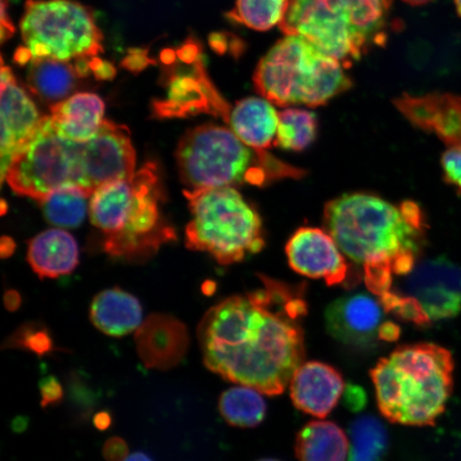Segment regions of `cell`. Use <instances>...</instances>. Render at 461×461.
Instances as JSON below:
<instances>
[{
	"mask_svg": "<svg viewBox=\"0 0 461 461\" xmlns=\"http://www.w3.org/2000/svg\"><path fill=\"white\" fill-rule=\"evenodd\" d=\"M256 291L211 308L198 326L204 366L227 382L276 396L305 358L303 285L261 276Z\"/></svg>",
	"mask_w": 461,
	"mask_h": 461,
	"instance_id": "obj_1",
	"label": "cell"
},
{
	"mask_svg": "<svg viewBox=\"0 0 461 461\" xmlns=\"http://www.w3.org/2000/svg\"><path fill=\"white\" fill-rule=\"evenodd\" d=\"M324 223L379 299L390 293L394 276L412 272L426 244L424 214L412 201L397 206L370 194H343L326 204Z\"/></svg>",
	"mask_w": 461,
	"mask_h": 461,
	"instance_id": "obj_2",
	"label": "cell"
},
{
	"mask_svg": "<svg viewBox=\"0 0 461 461\" xmlns=\"http://www.w3.org/2000/svg\"><path fill=\"white\" fill-rule=\"evenodd\" d=\"M165 197L153 161L131 177L95 190L89 201V216L104 233V250L114 258L140 261L176 240V230L163 214Z\"/></svg>",
	"mask_w": 461,
	"mask_h": 461,
	"instance_id": "obj_3",
	"label": "cell"
},
{
	"mask_svg": "<svg viewBox=\"0 0 461 461\" xmlns=\"http://www.w3.org/2000/svg\"><path fill=\"white\" fill-rule=\"evenodd\" d=\"M454 366L442 346H400L370 372L379 412L394 424L434 426L453 393Z\"/></svg>",
	"mask_w": 461,
	"mask_h": 461,
	"instance_id": "obj_4",
	"label": "cell"
},
{
	"mask_svg": "<svg viewBox=\"0 0 461 461\" xmlns=\"http://www.w3.org/2000/svg\"><path fill=\"white\" fill-rule=\"evenodd\" d=\"M392 0H290L280 26L345 68L387 42Z\"/></svg>",
	"mask_w": 461,
	"mask_h": 461,
	"instance_id": "obj_5",
	"label": "cell"
},
{
	"mask_svg": "<svg viewBox=\"0 0 461 461\" xmlns=\"http://www.w3.org/2000/svg\"><path fill=\"white\" fill-rule=\"evenodd\" d=\"M186 190L253 185L262 187L281 178H299L304 171L267 151L248 147L232 130L207 123L188 130L176 151Z\"/></svg>",
	"mask_w": 461,
	"mask_h": 461,
	"instance_id": "obj_6",
	"label": "cell"
},
{
	"mask_svg": "<svg viewBox=\"0 0 461 461\" xmlns=\"http://www.w3.org/2000/svg\"><path fill=\"white\" fill-rule=\"evenodd\" d=\"M258 94L281 107H319L349 90L345 68L298 36H285L258 63Z\"/></svg>",
	"mask_w": 461,
	"mask_h": 461,
	"instance_id": "obj_7",
	"label": "cell"
},
{
	"mask_svg": "<svg viewBox=\"0 0 461 461\" xmlns=\"http://www.w3.org/2000/svg\"><path fill=\"white\" fill-rule=\"evenodd\" d=\"M184 195L192 212L185 229L188 249L209 253L221 265L263 249L261 218L234 187L185 189Z\"/></svg>",
	"mask_w": 461,
	"mask_h": 461,
	"instance_id": "obj_8",
	"label": "cell"
},
{
	"mask_svg": "<svg viewBox=\"0 0 461 461\" xmlns=\"http://www.w3.org/2000/svg\"><path fill=\"white\" fill-rule=\"evenodd\" d=\"M21 33L33 58L70 61L103 51L94 11L73 0H27Z\"/></svg>",
	"mask_w": 461,
	"mask_h": 461,
	"instance_id": "obj_9",
	"label": "cell"
},
{
	"mask_svg": "<svg viewBox=\"0 0 461 461\" xmlns=\"http://www.w3.org/2000/svg\"><path fill=\"white\" fill-rule=\"evenodd\" d=\"M402 290L392 287L380 303L385 312L417 326L453 319L461 312V267L447 258L418 263Z\"/></svg>",
	"mask_w": 461,
	"mask_h": 461,
	"instance_id": "obj_10",
	"label": "cell"
},
{
	"mask_svg": "<svg viewBox=\"0 0 461 461\" xmlns=\"http://www.w3.org/2000/svg\"><path fill=\"white\" fill-rule=\"evenodd\" d=\"M79 143L57 134L49 115L27 148L9 166L3 183L16 194L42 202L56 190L78 187ZM79 188V187H78Z\"/></svg>",
	"mask_w": 461,
	"mask_h": 461,
	"instance_id": "obj_11",
	"label": "cell"
},
{
	"mask_svg": "<svg viewBox=\"0 0 461 461\" xmlns=\"http://www.w3.org/2000/svg\"><path fill=\"white\" fill-rule=\"evenodd\" d=\"M78 187L89 195L135 175L136 152L125 126L104 121L95 137L79 143Z\"/></svg>",
	"mask_w": 461,
	"mask_h": 461,
	"instance_id": "obj_12",
	"label": "cell"
},
{
	"mask_svg": "<svg viewBox=\"0 0 461 461\" xmlns=\"http://www.w3.org/2000/svg\"><path fill=\"white\" fill-rule=\"evenodd\" d=\"M2 181L9 166L17 155L27 148L41 129L44 115L40 114L36 104L17 83L13 70L2 59Z\"/></svg>",
	"mask_w": 461,
	"mask_h": 461,
	"instance_id": "obj_13",
	"label": "cell"
},
{
	"mask_svg": "<svg viewBox=\"0 0 461 461\" xmlns=\"http://www.w3.org/2000/svg\"><path fill=\"white\" fill-rule=\"evenodd\" d=\"M232 108L219 94L205 70L203 60L194 63L192 75L168 74V96L153 103L158 119L187 118L200 113L221 117L229 122Z\"/></svg>",
	"mask_w": 461,
	"mask_h": 461,
	"instance_id": "obj_14",
	"label": "cell"
},
{
	"mask_svg": "<svg viewBox=\"0 0 461 461\" xmlns=\"http://www.w3.org/2000/svg\"><path fill=\"white\" fill-rule=\"evenodd\" d=\"M286 256L296 273L324 279L328 285H342L348 278V264L326 230L308 227L297 230L288 240Z\"/></svg>",
	"mask_w": 461,
	"mask_h": 461,
	"instance_id": "obj_15",
	"label": "cell"
},
{
	"mask_svg": "<svg viewBox=\"0 0 461 461\" xmlns=\"http://www.w3.org/2000/svg\"><path fill=\"white\" fill-rule=\"evenodd\" d=\"M384 311L379 299L366 293L349 294L328 305L326 328L339 342L367 348L380 341V330L385 322Z\"/></svg>",
	"mask_w": 461,
	"mask_h": 461,
	"instance_id": "obj_16",
	"label": "cell"
},
{
	"mask_svg": "<svg viewBox=\"0 0 461 461\" xmlns=\"http://www.w3.org/2000/svg\"><path fill=\"white\" fill-rule=\"evenodd\" d=\"M393 103L409 122L435 134L448 148L461 143V95L446 92L423 95L403 94Z\"/></svg>",
	"mask_w": 461,
	"mask_h": 461,
	"instance_id": "obj_17",
	"label": "cell"
},
{
	"mask_svg": "<svg viewBox=\"0 0 461 461\" xmlns=\"http://www.w3.org/2000/svg\"><path fill=\"white\" fill-rule=\"evenodd\" d=\"M138 356L151 370L168 371L185 358L189 334L175 316L153 314L136 331Z\"/></svg>",
	"mask_w": 461,
	"mask_h": 461,
	"instance_id": "obj_18",
	"label": "cell"
},
{
	"mask_svg": "<svg viewBox=\"0 0 461 461\" xmlns=\"http://www.w3.org/2000/svg\"><path fill=\"white\" fill-rule=\"evenodd\" d=\"M345 389L342 374L320 361L303 362L294 373L290 395L298 411L314 418L330 416Z\"/></svg>",
	"mask_w": 461,
	"mask_h": 461,
	"instance_id": "obj_19",
	"label": "cell"
},
{
	"mask_svg": "<svg viewBox=\"0 0 461 461\" xmlns=\"http://www.w3.org/2000/svg\"><path fill=\"white\" fill-rule=\"evenodd\" d=\"M105 104L95 94H77L50 106V124L65 140L85 143L95 137L104 123Z\"/></svg>",
	"mask_w": 461,
	"mask_h": 461,
	"instance_id": "obj_20",
	"label": "cell"
},
{
	"mask_svg": "<svg viewBox=\"0 0 461 461\" xmlns=\"http://www.w3.org/2000/svg\"><path fill=\"white\" fill-rule=\"evenodd\" d=\"M228 124L248 147L259 152L267 151L276 144L279 113L264 97H246L236 103Z\"/></svg>",
	"mask_w": 461,
	"mask_h": 461,
	"instance_id": "obj_21",
	"label": "cell"
},
{
	"mask_svg": "<svg viewBox=\"0 0 461 461\" xmlns=\"http://www.w3.org/2000/svg\"><path fill=\"white\" fill-rule=\"evenodd\" d=\"M27 261L42 279L71 274L79 262L77 241L65 230H44L29 241Z\"/></svg>",
	"mask_w": 461,
	"mask_h": 461,
	"instance_id": "obj_22",
	"label": "cell"
},
{
	"mask_svg": "<svg viewBox=\"0 0 461 461\" xmlns=\"http://www.w3.org/2000/svg\"><path fill=\"white\" fill-rule=\"evenodd\" d=\"M90 319L97 330L107 336L123 337L137 331L142 325V308L131 294L112 288L95 296L91 304Z\"/></svg>",
	"mask_w": 461,
	"mask_h": 461,
	"instance_id": "obj_23",
	"label": "cell"
},
{
	"mask_svg": "<svg viewBox=\"0 0 461 461\" xmlns=\"http://www.w3.org/2000/svg\"><path fill=\"white\" fill-rule=\"evenodd\" d=\"M295 453L299 461H348L349 439L331 420H311L298 431Z\"/></svg>",
	"mask_w": 461,
	"mask_h": 461,
	"instance_id": "obj_24",
	"label": "cell"
},
{
	"mask_svg": "<svg viewBox=\"0 0 461 461\" xmlns=\"http://www.w3.org/2000/svg\"><path fill=\"white\" fill-rule=\"evenodd\" d=\"M77 74L68 61L33 58L27 74L29 89L51 106L68 99L77 86Z\"/></svg>",
	"mask_w": 461,
	"mask_h": 461,
	"instance_id": "obj_25",
	"label": "cell"
},
{
	"mask_svg": "<svg viewBox=\"0 0 461 461\" xmlns=\"http://www.w3.org/2000/svg\"><path fill=\"white\" fill-rule=\"evenodd\" d=\"M219 412L234 428L252 429L267 417V403L261 392L245 385L224 391L218 402Z\"/></svg>",
	"mask_w": 461,
	"mask_h": 461,
	"instance_id": "obj_26",
	"label": "cell"
},
{
	"mask_svg": "<svg viewBox=\"0 0 461 461\" xmlns=\"http://www.w3.org/2000/svg\"><path fill=\"white\" fill-rule=\"evenodd\" d=\"M348 461H385L389 452V434L378 418L365 414L349 425Z\"/></svg>",
	"mask_w": 461,
	"mask_h": 461,
	"instance_id": "obj_27",
	"label": "cell"
},
{
	"mask_svg": "<svg viewBox=\"0 0 461 461\" xmlns=\"http://www.w3.org/2000/svg\"><path fill=\"white\" fill-rule=\"evenodd\" d=\"M89 198L91 195L84 190L68 186L56 190L40 204L43 207L46 219L54 226L74 229L84 222L89 212Z\"/></svg>",
	"mask_w": 461,
	"mask_h": 461,
	"instance_id": "obj_28",
	"label": "cell"
},
{
	"mask_svg": "<svg viewBox=\"0 0 461 461\" xmlns=\"http://www.w3.org/2000/svg\"><path fill=\"white\" fill-rule=\"evenodd\" d=\"M316 136L315 113L293 107L279 112L276 146L287 151H303L315 140Z\"/></svg>",
	"mask_w": 461,
	"mask_h": 461,
	"instance_id": "obj_29",
	"label": "cell"
},
{
	"mask_svg": "<svg viewBox=\"0 0 461 461\" xmlns=\"http://www.w3.org/2000/svg\"><path fill=\"white\" fill-rule=\"evenodd\" d=\"M290 0H236L226 14L236 24L267 32L285 20Z\"/></svg>",
	"mask_w": 461,
	"mask_h": 461,
	"instance_id": "obj_30",
	"label": "cell"
},
{
	"mask_svg": "<svg viewBox=\"0 0 461 461\" xmlns=\"http://www.w3.org/2000/svg\"><path fill=\"white\" fill-rule=\"evenodd\" d=\"M3 348L31 351L39 358L53 353V339L41 325L27 324L17 330L3 345Z\"/></svg>",
	"mask_w": 461,
	"mask_h": 461,
	"instance_id": "obj_31",
	"label": "cell"
},
{
	"mask_svg": "<svg viewBox=\"0 0 461 461\" xmlns=\"http://www.w3.org/2000/svg\"><path fill=\"white\" fill-rule=\"evenodd\" d=\"M441 165L446 182L461 194V143L447 149Z\"/></svg>",
	"mask_w": 461,
	"mask_h": 461,
	"instance_id": "obj_32",
	"label": "cell"
},
{
	"mask_svg": "<svg viewBox=\"0 0 461 461\" xmlns=\"http://www.w3.org/2000/svg\"><path fill=\"white\" fill-rule=\"evenodd\" d=\"M40 394H41V406L48 408L58 405L63 400L65 392L59 380L55 376H49L40 382Z\"/></svg>",
	"mask_w": 461,
	"mask_h": 461,
	"instance_id": "obj_33",
	"label": "cell"
},
{
	"mask_svg": "<svg viewBox=\"0 0 461 461\" xmlns=\"http://www.w3.org/2000/svg\"><path fill=\"white\" fill-rule=\"evenodd\" d=\"M129 445L122 438L113 437L103 447V456L106 461H124L130 456Z\"/></svg>",
	"mask_w": 461,
	"mask_h": 461,
	"instance_id": "obj_34",
	"label": "cell"
},
{
	"mask_svg": "<svg viewBox=\"0 0 461 461\" xmlns=\"http://www.w3.org/2000/svg\"><path fill=\"white\" fill-rule=\"evenodd\" d=\"M155 61L149 59L148 57V51L134 49L130 50L128 56H126L121 63L126 70H129L134 74L140 73L149 65H154Z\"/></svg>",
	"mask_w": 461,
	"mask_h": 461,
	"instance_id": "obj_35",
	"label": "cell"
},
{
	"mask_svg": "<svg viewBox=\"0 0 461 461\" xmlns=\"http://www.w3.org/2000/svg\"><path fill=\"white\" fill-rule=\"evenodd\" d=\"M90 68L95 78L99 80H112L114 78L115 74H117V70H115L111 62L102 60L97 57L92 58Z\"/></svg>",
	"mask_w": 461,
	"mask_h": 461,
	"instance_id": "obj_36",
	"label": "cell"
},
{
	"mask_svg": "<svg viewBox=\"0 0 461 461\" xmlns=\"http://www.w3.org/2000/svg\"><path fill=\"white\" fill-rule=\"evenodd\" d=\"M200 46L195 42L184 43L180 49L177 50L176 55L180 58V60L188 65H194V63L200 59Z\"/></svg>",
	"mask_w": 461,
	"mask_h": 461,
	"instance_id": "obj_37",
	"label": "cell"
},
{
	"mask_svg": "<svg viewBox=\"0 0 461 461\" xmlns=\"http://www.w3.org/2000/svg\"><path fill=\"white\" fill-rule=\"evenodd\" d=\"M401 336V328L392 321H385L380 330L379 339L382 342H394Z\"/></svg>",
	"mask_w": 461,
	"mask_h": 461,
	"instance_id": "obj_38",
	"label": "cell"
},
{
	"mask_svg": "<svg viewBox=\"0 0 461 461\" xmlns=\"http://www.w3.org/2000/svg\"><path fill=\"white\" fill-rule=\"evenodd\" d=\"M14 32L15 27L7 14V0H2V42L13 36Z\"/></svg>",
	"mask_w": 461,
	"mask_h": 461,
	"instance_id": "obj_39",
	"label": "cell"
},
{
	"mask_svg": "<svg viewBox=\"0 0 461 461\" xmlns=\"http://www.w3.org/2000/svg\"><path fill=\"white\" fill-rule=\"evenodd\" d=\"M33 59V56L32 50L27 48V46H20L19 49L16 50L14 54V62L21 67H25L28 62H32Z\"/></svg>",
	"mask_w": 461,
	"mask_h": 461,
	"instance_id": "obj_40",
	"label": "cell"
},
{
	"mask_svg": "<svg viewBox=\"0 0 461 461\" xmlns=\"http://www.w3.org/2000/svg\"><path fill=\"white\" fill-rule=\"evenodd\" d=\"M89 57L77 58L75 60V72H77L78 77H89L91 71Z\"/></svg>",
	"mask_w": 461,
	"mask_h": 461,
	"instance_id": "obj_41",
	"label": "cell"
},
{
	"mask_svg": "<svg viewBox=\"0 0 461 461\" xmlns=\"http://www.w3.org/2000/svg\"><path fill=\"white\" fill-rule=\"evenodd\" d=\"M94 423L95 428L100 430H106L113 424L112 414L107 411H101L95 414Z\"/></svg>",
	"mask_w": 461,
	"mask_h": 461,
	"instance_id": "obj_42",
	"label": "cell"
},
{
	"mask_svg": "<svg viewBox=\"0 0 461 461\" xmlns=\"http://www.w3.org/2000/svg\"><path fill=\"white\" fill-rule=\"evenodd\" d=\"M210 45L219 54H223L227 50V41L221 33H212L210 37Z\"/></svg>",
	"mask_w": 461,
	"mask_h": 461,
	"instance_id": "obj_43",
	"label": "cell"
},
{
	"mask_svg": "<svg viewBox=\"0 0 461 461\" xmlns=\"http://www.w3.org/2000/svg\"><path fill=\"white\" fill-rule=\"evenodd\" d=\"M160 59L166 66H171L176 60V53L172 50H166L161 53Z\"/></svg>",
	"mask_w": 461,
	"mask_h": 461,
	"instance_id": "obj_44",
	"label": "cell"
},
{
	"mask_svg": "<svg viewBox=\"0 0 461 461\" xmlns=\"http://www.w3.org/2000/svg\"><path fill=\"white\" fill-rule=\"evenodd\" d=\"M124 461H153L151 458L148 456L147 454L141 452H136L134 454L130 455L128 458Z\"/></svg>",
	"mask_w": 461,
	"mask_h": 461,
	"instance_id": "obj_45",
	"label": "cell"
},
{
	"mask_svg": "<svg viewBox=\"0 0 461 461\" xmlns=\"http://www.w3.org/2000/svg\"><path fill=\"white\" fill-rule=\"evenodd\" d=\"M402 2L411 5H423L434 2V0H402Z\"/></svg>",
	"mask_w": 461,
	"mask_h": 461,
	"instance_id": "obj_46",
	"label": "cell"
},
{
	"mask_svg": "<svg viewBox=\"0 0 461 461\" xmlns=\"http://www.w3.org/2000/svg\"><path fill=\"white\" fill-rule=\"evenodd\" d=\"M455 7H456V11L458 15L461 17V0H454Z\"/></svg>",
	"mask_w": 461,
	"mask_h": 461,
	"instance_id": "obj_47",
	"label": "cell"
},
{
	"mask_svg": "<svg viewBox=\"0 0 461 461\" xmlns=\"http://www.w3.org/2000/svg\"><path fill=\"white\" fill-rule=\"evenodd\" d=\"M257 461H280V460L274 459V458H262V459H258Z\"/></svg>",
	"mask_w": 461,
	"mask_h": 461,
	"instance_id": "obj_48",
	"label": "cell"
},
{
	"mask_svg": "<svg viewBox=\"0 0 461 461\" xmlns=\"http://www.w3.org/2000/svg\"><path fill=\"white\" fill-rule=\"evenodd\" d=\"M14 2H16V0H14Z\"/></svg>",
	"mask_w": 461,
	"mask_h": 461,
	"instance_id": "obj_49",
	"label": "cell"
}]
</instances>
